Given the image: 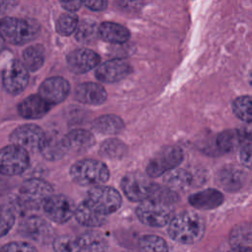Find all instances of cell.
<instances>
[{
  "mask_svg": "<svg viewBox=\"0 0 252 252\" xmlns=\"http://www.w3.org/2000/svg\"><path fill=\"white\" fill-rule=\"evenodd\" d=\"M206 224L203 218L195 212H183L168 222V234L176 242L194 244L202 239L205 234Z\"/></svg>",
  "mask_w": 252,
  "mask_h": 252,
  "instance_id": "6da1fadb",
  "label": "cell"
},
{
  "mask_svg": "<svg viewBox=\"0 0 252 252\" xmlns=\"http://www.w3.org/2000/svg\"><path fill=\"white\" fill-rule=\"evenodd\" d=\"M39 32V24L32 19L5 17L0 20V35L12 44H25Z\"/></svg>",
  "mask_w": 252,
  "mask_h": 252,
  "instance_id": "7a4b0ae2",
  "label": "cell"
},
{
  "mask_svg": "<svg viewBox=\"0 0 252 252\" xmlns=\"http://www.w3.org/2000/svg\"><path fill=\"white\" fill-rule=\"evenodd\" d=\"M70 176L81 186H98L104 184L109 178L106 164L100 160L84 158L76 161L70 167Z\"/></svg>",
  "mask_w": 252,
  "mask_h": 252,
  "instance_id": "3957f363",
  "label": "cell"
},
{
  "mask_svg": "<svg viewBox=\"0 0 252 252\" xmlns=\"http://www.w3.org/2000/svg\"><path fill=\"white\" fill-rule=\"evenodd\" d=\"M53 194L52 186L45 180L31 178L19 188L17 202L24 210H34L42 207L44 201Z\"/></svg>",
  "mask_w": 252,
  "mask_h": 252,
  "instance_id": "277c9868",
  "label": "cell"
},
{
  "mask_svg": "<svg viewBox=\"0 0 252 252\" xmlns=\"http://www.w3.org/2000/svg\"><path fill=\"white\" fill-rule=\"evenodd\" d=\"M85 202L96 213L106 217L120 208L122 198L113 187L98 185L89 190Z\"/></svg>",
  "mask_w": 252,
  "mask_h": 252,
  "instance_id": "5b68a950",
  "label": "cell"
},
{
  "mask_svg": "<svg viewBox=\"0 0 252 252\" xmlns=\"http://www.w3.org/2000/svg\"><path fill=\"white\" fill-rule=\"evenodd\" d=\"M136 215L140 221L147 225L162 227L168 224L173 218V210L170 205L153 199H146L141 201L137 207Z\"/></svg>",
  "mask_w": 252,
  "mask_h": 252,
  "instance_id": "8992f818",
  "label": "cell"
},
{
  "mask_svg": "<svg viewBox=\"0 0 252 252\" xmlns=\"http://www.w3.org/2000/svg\"><path fill=\"white\" fill-rule=\"evenodd\" d=\"M30 165V155L22 147L10 144L0 149V174L16 176L25 172Z\"/></svg>",
  "mask_w": 252,
  "mask_h": 252,
  "instance_id": "52a82bcc",
  "label": "cell"
},
{
  "mask_svg": "<svg viewBox=\"0 0 252 252\" xmlns=\"http://www.w3.org/2000/svg\"><path fill=\"white\" fill-rule=\"evenodd\" d=\"M183 151L177 146L165 147L149 161L146 172L149 177H158L177 167L183 160Z\"/></svg>",
  "mask_w": 252,
  "mask_h": 252,
  "instance_id": "ba28073f",
  "label": "cell"
},
{
  "mask_svg": "<svg viewBox=\"0 0 252 252\" xmlns=\"http://www.w3.org/2000/svg\"><path fill=\"white\" fill-rule=\"evenodd\" d=\"M19 233L30 240L45 244L53 240V227L41 217L29 216L24 218L19 224Z\"/></svg>",
  "mask_w": 252,
  "mask_h": 252,
  "instance_id": "9c48e42d",
  "label": "cell"
},
{
  "mask_svg": "<svg viewBox=\"0 0 252 252\" xmlns=\"http://www.w3.org/2000/svg\"><path fill=\"white\" fill-rule=\"evenodd\" d=\"M45 216L56 223L67 222L75 213V203L67 196L52 194L42 204Z\"/></svg>",
  "mask_w": 252,
  "mask_h": 252,
  "instance_id": "30bf717a",
  "label": "cell"
},
{
  "mask_svg": "<svg viewBox=\"0 0 252 252\" xmlns=\"http://www.w3.org/2000/svg\"><path fill=\"white\" fill-rule=\"evenodd\" d=\"M44 134L42 128L38 125L27 123L14 129L10 134L9 140L11 144L18 145L30 153L39 150Z\"/></svg>",
  "mask_w": 252,
  "mask_h": 252,
  "instance_id": "8fae6325",
  "label": "cell"
},
{
  "mask_svg": "<svg viewBox=\"0 0 252 252\" xmlns=\"http://www.w3.org/2000/svg\"><path fill=\"white\" fill-rule=\"evenodd\" d=\"M153 184L145 174L139 171L129 172L121 180V188L125 196L132 202H141L148 199Z\"/></svg>",
  "mask_w": 252,
  "mask_h": 252,
  "instance_id": "7c38bea8",
  "label": "cell"
},
{
  "mask_svg": "<svg viewBox=\"0 0 252 252\" xmlns=\"http://www.w3.org/2000/svg\"><path fill=\"white\" fill-rule=\"evenodd\" d=\"M2 83L5 91L11 94L22 93L29 83V71L19 60H12L4 69Z\"/></svg>",
  "mask_w": 252,
  "mask_h": 252,
  "instance_id": "4fadbf2b",
  "label": "cell"
},
{
  "mask_svg": "<svg viewBox=\"0 0 252 252\" xmlns=\"http://www.w3.org/2000/svg\"><path fill=\"white\" fill-rule=\"evenodd\" d=\"M70 93L69 82L62 77H51L43 81L38 89V94L50 105L65 100Z\"/></svg>",
  "mask_w": 252,
  "mask_h": 252,
  "instance_id": "5bb4252c",
  "label": "cell"
},
{
  "mask_svg": "<svg viewBox=\"0 0 252 252\" xmlns=\"http://www.w3.org/2000/svg\"><path fill=\"white\" fill-rule=\"evenodd\" d=\"M132 72V67L123 59H112L100 64L95 70V77L103 83H115Z\"/></svg>",
  "mask_w": 252,
  "mask_h": 252,
  "instance_id": "9a60e30c",
  "label": "cell"
},
{
  "mask_svg": "<svg viewBox=\"0 0 252 252\" xmlns=\"http://www.w3.org/2000/svg\"><path fill=\"white\" fill-rule=\"evenodd\" d=\"M38 151L47 160L55 161L62 158L69 152L65 135H60L57 132L44 134Z\"/></svg>",
  "mask_w": 252,
  "mask_h": 252,
  "instance_id": "2e32d148",
  "label": "cell"
},
{
  "mask_svg": "<svg viewBox=\"0 0 252 252\" xmlns=\"http://www.w3.org/2000/svg\"><path fill=\"white\" fill-rule=\"evenodd\" d=\"M99 61L98 54L88 48L75 49L67 56L68 67L75 74H83L94 69Z\"/></svg>",
  "mask_w": 252,
  "mask_h": 252,
  "instance_id": "e0dca14e",
  "label": "cell"
},
{
  "mask_svg": "<svg viewBox=\"0 0 252 252\" xmlns=\"http://www.w3.org/2000/svg\"><path fill=\"white\" fill-rule=\"evenodd\" d=\"M245 172L236 165L227 164L217 172L216 180L219 186L228 192L239 190L245 182Z\"/></svg>",
  "mask_w": 252,
  "mask_h": 252,
  "instance_id": "ac0fdd59",
  "label": "cell"
},
{
  "mask_svg": "<svg viewBox=\"0 0 252 252\" xmlns=\"http://www.w3.org/2000/svg\"><path fill=\"white\" fill-rule=\"evenodd\" d=\"M50 107L51 105L39 94H32L19 103L18 112L25 119H39L49 111Z\"/></svg>",
  "mask_w": 252,
  "mask_h": 252,
  "instance_id": "d6986e66",
  "label": "cell"
},
{
  "mask_svg": "<svg viewBox=\"0 0 252 252\" xmlns=\"http://www.w3.org/2000/svg\"><path fill=\"white\" fill-rule=\"evenodd\" d=\"M107 96L104 88L96 83H83L75 90V98L85 104L98 105L105 101Z\"/></svg>",
  "mask_w": 252,
  "mask_h": 252,
  "instance_id": "ffe728a7",
  "label": "cell"
},
{
  "mask_svg": "<svg viewBox=\"0 0 252 252\" xmlns=\"http://www.w3.org/2000/svg\"><path fill=\"white\" fill-rule=\"evenodd\" d=\"M223 194L214 188H208L189 196V204L199 210H213L223 203Z\"/></svg>",
  "mask_w": 252,
  "mask_h": 252,
  "instance_id": "44dd1931",
  "label": "cell"
},
{
  "mask_svg": "<svg viewBox=\"0 0 252 252\" xmlns=\"http://www.w3.org/2000/svg\"><path fill=\"white\" fill-rule=\"evenodd\" d=\"M69 152L78 154L91 150L95 144V139L92 132L84 129H75L65 135Z\"/></svg>",
  "mask_w": 252,
  "mask_h": 252,
  "instance_id": "7402d4cb",
  "label": "cell"
},
{
  "mask_svg": "<svg viewBox=\"0 0 252 252\" xmlns=\"http://www.w3.org/2000/svg\"><path fill=\"white\" fill-rule=\"evenodd\" d=\"M98 36L106 42L121 44L129 39L130 32L120 24L104 22L98 27Z\"/></svg>",
  "mask_w": 252,
  "mask_h": 252,
  "instance_id": "603a6c76",
  "label": "cell"
},
{
  "mask_svg": "<svg viewBox=\"0 0 252 252\" xmlns=\"http://www.w3.org/2000/svg\"><path fill=\"white\" fill-rule=\"evenodd\" d=\"M83 252H105L108 247L106 238L97 231H85L77 236Z\"/></svg>",
  "mask_w": 252,
  "mask_h": 252,
  "instance_id": "cb8c5ba5",
  "label": "cell"
},
{
  "mask_svg": "<svg viewBox=\"0 0 252 252\" xmlns=\"http://www.w3.org/2000/svg\"><path fill=\"white\" fill-rule=\"evenodd\" d=\"M93 128L103 135H115L123 131L125 124L119 116L115 114H105L94 120Z\"/></svg>",
  "mask_w": 252,
  "mask_h": 252,
  "instance_id": "d4e9b609",
  "label": "cell"
},
{
  "mask_svg": "<svg viewBox=\"0 0 252 252\" xmlns=\"http://www.w3.org/2000/svg\"><path fill=\"white\" fill-rule=\"evenodd\" d=\"M74 217L79 223L90 227L100 226L104 224L106 221L105 216H102L96 213L94 210H93L85 202V200L78 207H76Z\"/></svg>",
  "mask_w": 252,
  "mask_h": 252,
  "instance_id": "484cf974",
  "label": "cell"
},
{
  "mask_svg": "<svg viewBox=\"0 0 252 252\" xmlns=\"http://www.w3.org/2000/svg\"><path fill=\"white\" fill-rule=\"evenodd\" d=\"M163 182L166 187L173 191L186 190L192 185L193 176L188 170L175 167L164 173Z\"/></svg>",
  "mask_w": 252,
  "mask_h": 252,
  "instance_id": "4316f807",
  "label": "cell"
},
{
  "mask_svg": "<svg viewBox=\"0 0 252 252\" xmlns=\"http://www.w3.org/2000/svg\"><path fill=\"white\" fill-rule=\"evenodd\" d=\"M244 140L238 130H224L216 137V148L221 154L231 153L241 146Z\"/></svg>",
  "mask_w": 252,
  "mask_h": 252,
  "instance_id": "83f0119b",
  "label": "cell"
},
{
  "mask_svg": "<svg viewBox=\"0 0 252 252\" xmlns=\"http://www.w3.org/2000/svg\"><path fill=\"white\" fill-rule=\"evenodd\" d=\"M44 62V48L39 45H32L23 52V64L28 71H37Z\"/></svg>",
  "mask_w": 252,
  "mask_h": 252,
  "instance_id": "f1b7e54d",
  "label": "cell"
},
{
  "mask_svg": "<svg viewBox=\"0 0 252 252\" xmlns=\"http://www.w3.org/2000/svg\"><path fill=\"white\" fill-rule=\"evenodd\" d=\"M126 145L122 141L114 138L105 140L99 148L100 156L109 159H120L126 155Z\"/></svg>",
  "mask_w": 252,
  "mask_h": 252,
  "instance_id": "f546056e",
  "label": "cell"
},
{
  "mask_svg": "<svg viewBox=\"0 0 252 252\" xmlns=\"http://www.w3.org/2000/svg\"><path fill=\"white\" fill-rule=\"evenodd\" d=\"M251 225L250 223H241L235 225L229 234V242L232 247L251 248Z\"/></svg>",
  "mask_w": 252,
  "mask_h": 252,
  "instance_id": "4dcf8cb0",
  "label": "cell"
},
{
  "mask_svg": "<svg viewBox=\"0 0 252 252\" xmlns=\"http://www.w3.org/2000/svg\"><path fill=\"white\" fill-rule=\"evenodd\" d=\"M76 38L82 43H91L98 36V27L95 22L83 20L78 23L76 29Z\"/></svg>",
  "mask_w": 252,
  "mask_h": 252,
  "instance_id": "1f68e13d",
  "label": "cell"
},
{
  "mask_svg": "<svg viewBox=\"0 0 252 252\" xmlns=\"http://www.w3.org/2000/svg\"><path fill=\"white\" fill-rule=\"evenodd\" d=\"M138 245L142 252H168L166 241L162 237L154 234L142 236L138 241Z\"/></svg>",
  "mask_w": 252,
  "mask_h": 252,
  "instance_id": "d6a6232c",
  "label": "cell"
},
{
  "mask_svg": "<svg viewBox=\"0 0 252 252\" xmlns=\"http://www.w3.org/2000/svg\"><path fill=\"white\" fill-rule=\"evenodd\" d=\"M148 199H153L167 205H172L173 203L178 201V195L175 191L171 190L170 188L164 186H160L158 184L154 183L151 189V193Z\"/></svg>",
  "mask_w": 252,
  "mask_h": 252,
  "instance_id": "836d02e7",
  "label": "cell"
},
{
  "mask_svg": "<svg viewBox=\"0 0 252 252\" xmlns=\"http://www.w3.org/2000/svg\"><path fill=\"white\" fill-rule=\"evenodd\" d=\"M232 110L236 117L240 120L250 123L252 120L251 114V96L242 95L235 98L232 102Z\"/></svg>",
  "mask_w": 252,
  "mask_h": 252,
  "instance_id": "e575fe53",
  "label": "cell"
},
{
  "mask_svg": "<svg viewBox=\"0 0 252 252\" xmlns=\"http://www.w3.org/2000/svg\"><path fill=\"white\" fill-rule=\"evenodd\" d=\"M54 252H83L77 237L71 235H60L53 239Z\"/></svg>",
  "mask_w": 252,
  "mask_h": 252,
  "instance_id": "d590c367",
  "label": "cell"
},
{
  "mask_svg": "<svg viewBox=\"0 0 252 252\" xmlns=\"http://www.w3.org/2000/svg\"><path fill=\"white\" fill-rule=\"evenodd\" d=\"M78 26V18L76 15L70 13H66L60 16L56 23V31L61 35H70L72 34Z\"/></svg>",
  "mask_w": 252,
  "mask_h": 252,
  "instance_id": "8d00e7d4",
  "label": "cell"
},
{
  "mask_svg": "<svg viewBox=\"0 0 252 252\" xmlns=\"http://www.w3.org/2000/svg\"><path fill=\"white\" fill-rule=\"evenodd\" d=\"M16 221V216L13 209L0 205V238L7 235Z\"/></svg>",
  "mask_w": 252,
  "mask_h": 252,
  "instance_id": "74e56055",
  "label": "cell"
},
{
  "mask_svg": "<svg viewBox=\"0 0 252 252\" xmlns=\"http://www.w3.org/2000/svg\"><path fill=\"white\" fill-rule=\"evenodd\" d=\"M4 252H37V249L26 241H13L2 245Z\"/></svg>",
  "mask_w": 252,
  "mask_h": 252,
  "instance_id": "f35d334b",
  "label": "cell"
},
{
  "mask_svg": "<svg viewBox=\"0 0 252 252\" xmlns=\"http://www.w3.org/2000/svg\"><path fill=\"white\" fill-rule=\"evenodd\" d=\"M251 140L248 137L246 140H244L241 150H240V161L244 166L247 168L251 167Z\"/></svg>",
  "mask_w": 252,
  "mask_h": 252,
  "instance_id": "ab89813d",
  "label": "cell"
},
{
  "mask_svg": "<svg viewBox=\"0 0 252 252\" xmlns=\"http://www.w3.org/2000/svg\"><path fill=\"white\" fill-rule=\"evenodd\" d=\"M89 9L94 11H102L107 7V0H81Z\"/></svg>",
  "mask_w": 252,
  "mask_h": 252,
  "instance_id": "60d3db41",
  "label": "cell"
},
{
  "mask_svg": "<svg viewBox=\"0 0 252 252\" xmlns=\"http://www.w3.org/2000/svg\"><path fill=\"white\" fill-rule=\"evenodd\" d=\"M19 0H0V15L10 13L18 5Z\"/></svg>",
  "mask_w": 252,
  "mask_h": 252,
  "instance_id": "b9f144b4",
  "label": "cell"
},
{
  "mask_svg": "<svg viewBox=\"0 0 252 252\" xmlns=\"http://www.w3.org/2000/svg\"><path fill=\"white\" fill-rule=\"evenodd\" d=\"M61 6L69 12L78 11L82 6L81 0H59Z\"/></svg>",
  "mask_w": 252,
  "mask_h": 252,
  "instance_id": "7bdbcfd3",
  "label": "cell"
},
{
  "mask_svg": "<svg viewBox=\"0 0 252 252\" xmlns=\"http://www.w3.org/2000/svg\"><path fill=\"white\" fill-rule=\"evenodd\" d=\"M227 252H252V251H251V248H248V247H232Z\"/></svg>",
  "mask_w": 252,
  "mask_h": 252,
  "instance_id": "ee69618b",
  "label": "cell"
},
{
  "mask_svg": "<svg viewBox=\"0 0 252 252\" xmlns=\"http://www.w3.org/2000/svg\"><path fill=\"white\" fill-rule=\"evenodd\" d=\"M2 48H3V39H2V37L0 35V52L2 51Z\"/></svg>",
  "mask_w": 252,
  "mask_h": 252,
  "instance_id": "f6af8a7d",
  "label": "cell"
},
{
  "mask_svg": "<svg viewBox=\"0 0 252 252\" xmlns=\"http://www.w3.org/2000/svg\"><path fill=\"white\" fill-rule=\"evenodd\" d=\"M0 252H4L3 248H2V245H0Z\"/></svg>",
  "mask_w": 252,
  "mask_h": 252,
  "instance_id": "bcb514c9",
  "label": "cell"
},
{
  "mask_svg": "<svg viewBox=\"0 0 252 252\" xmlns=\"http://www.w3.org/2000/svg\"><path fill=\"white\" fill-rule=\"evenodd\" d=\"M124 252H128V251H124Z\"/></svg>",
  "mask_w": 252,
  "mask_h": 252,
  "instance_id": "7dc6e473",
  "label": "cell"
}]
</instances>
